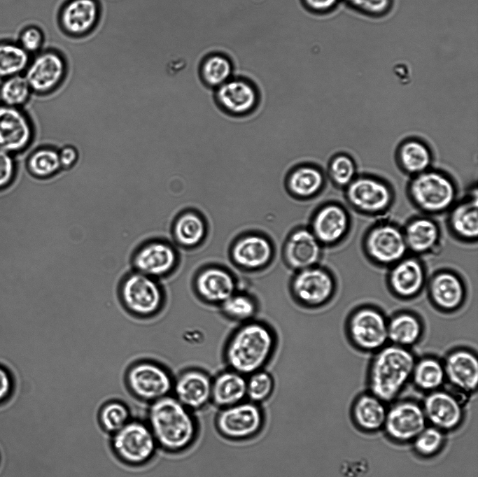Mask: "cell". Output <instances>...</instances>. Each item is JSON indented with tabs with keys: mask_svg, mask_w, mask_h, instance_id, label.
<instances>
[{
	"mask_svg": "<svg viewBox=\"0 0 478 477\" xmlns=\"http://www.w3.org/2000/svg\"><path fill=\"white\" fill-rule=\"evenodd\" d=\"M216 99L225 112L233 115H244L255 108L258 96L250 83L234 79L229 80L218 87Z\"/></svg>",
	"mask_w": 478,
	"mask_h": 477,
	"instance_id": "26",
	"label": "cell"
},
{
	"mask_svg": "<svg viewBox=\"0 0 478 477\" xmlns=\"http://www.w3.org/2000/svg\"><path fill=\"white\" fill-rule=\"evenodd\" d=\"M178 262L174 248L163 240L148 241L135 252L132 264L136 271L156 278L168 275Z\"/></svg>",
	"mask_w": 478,
	"mask_h": 477,
	"instance_id": "17",
	"label": "cell"
},
{
	"mask_svg": "<svg viewBox=\"0 0 478 477\" xmlns=\"http://www.w3.org/2000/svg\"><path fill=\"white\" fill-rule=\"evenodd\" d=\"M212 379L197 369L183 371L174 380V397L192 412L202 410L211 404Z\"/></svg>",
	"mask_w": 478,
	"mask_h": 477,
	"instance_id": "20",
	"label": "cell"
},
{
	"mask_svg": "<svg viewBox=\"0 0 478 477\" xmlns=\"http://www.w3.org/2000/svg\"><path fill=\"white\" fill-rule=\"evenodd\" d=\"M386 404L371 392L360 394L351 408V417L356 426L367 433L382 429L388 410Z\"/></svg>",
	"mask_w": 478,
	"mask_h": 477,
	"instance_id": "28",
	"label": "cell"
},
{
	"mask_svg": "<svg viewBox=\"0 0 478 477\" xmlns=\"http://www.w3.org/2000/svg\"><path fill=\"white\" fill-rule=\"evenodd\" d=\"M16 162L12 155L0 149V190L9 186L15 176Z\"/></svg>",
	"mask_w": 478,
	"mask_h": 477,
	"instance_id": "47",
	"label": "cell"
},
{
	"mask_svg": "<svg viewBox=\"0 0 478 477\" xmlns=\"http://www.w3.org/2000/svg\"><path fill=\"white\" fill-rule=\"evenodd\" d=\"M411 380L417 389L427 393L441 389L446 382L443 362L432 356L416 359Z\"/></svg>",
	"mask_w": 478,
	"mask_h": 477,
	"instance_id": "34",
	"label": "cell"
},
{
	"mask_svg": "<svg viewBox=\"0 0 478 477\" xmlns=\"http://www.w3.org/2000/svg\"><path fill=\"white\" fill-rule=\"evenodd\" d=\"M409 191L417 207L432 213L447 209L456 197L453 182L446 175L433 171L415 175Z\"/></svg>",
	"mask_w": 478,
	"mask_h": 477,
	"instance_id": "7",
	"label": "cell"
},
{
	"mask_svg": "<svg viewBox=\"0 0 478 477\" xmlns=\"http://www.w3.org/2000/svg\"><path fill=\"white\" fill-rule=\"evenodd\" d=\"M120 297L130 313L141 317L157 313L164 300L162 287L156 279L137 271L125 277L120 287Z\"/></svg>",
	"mask_w": 478,
	"mask_h": 477,
	"instance_id": "8",
	"label": "cell"
},
{
	"mask_svg": "<svg viewBox=\"0 0 478 477\" xmlns=\"http://www.w3.org/2000/svg\"><path fill=\"white\" fill-rule=\"evenodd\" d=\"M10 390V380L6 371L0 368V400L5 398Z\"/></svg>",
	"mask_w": 478,
	"mask_h": 477,
	"instance_id": "51",
	"label": "cell"
},
{
	"mask_svg": "<svg viewBox=\"0 0 478 477\" xmlns=\"http://www.w3.org/2000/svg\"><path fill=\"white\" fill-rule=\"evenodd\" d=\"M214 423L218 433L224 439L232 441H247L262 431L265 415L260 404L246 399L219 408Z\"/></svg>",
	"mask_w": 478,
	"mask_h": 477,
	"instance_id": "4",
	"label": "cell"
},
{
	"mask_svg": "<svg viewBox=\"0 0 478 477\" xmlns=\"http://www.w3.org/2000/svg\"><path fill=\"white\" fill-rule=\"evenodd\" d=\"M45 40L43 32L37 27H29L21 34V47L27 52L39 50Z\"/></svg>",
	"mask_w": 478,
	"mask_h": 477,
	"instance_id": "48",
	"label": "cell"
},
{
	"mask_svg": "<svg viewBox=\"0 0 478 477\" xmlns=\"http://www.w3.org/2000/svg\"><path fill=\"white\" fill-rule=\"evenodd\" d=\"M233 261L239 266L255 270L267 264L273 255L271 242L263 235L248 234L238 239L232 247Z\"/></svg>",
	"mask_w": 478,
	"mask_h": 477,
	"instance_id": "25",
	"label": "cell"
},
{
	"mask_svg": "<svg viewBox=\"0 0 478 477\" xmlns=\"http://www.w3.org/2000/svg\"><path fill=\"white\" fill-rule=\"evenodd\" d=\"M27 168L36 178H51L62 170L58 150L52 147H41L27 157Z\"/></svg>",
	"mask_w": 478,
	"mask_h": 477,
	"instance_id": "37",
	"label": "cell"
},
{
	"mask_svg": "<svg viewBox=\"0 0 478 477\" xmlns=\"http://www.w3.org/2000/svg\"><path fill=\"white\" fill-rule=\"evenodd\" d=\"M416 361L409 348L391 343L375 352L368 371L370 392L385 403L393 401L411 380Z\"/></svg>",
	"mask_w": 478,
	"mask_h": 477,
	"instance_id": "2",
	"label": "cell"
},
{
	"mask_svg": "<svg viewBox=\"0 0 478 477\" xmlns=\"http://www.w3.org/2000/svg\"><path fill=\"white\" fill-rule=\"evenodd\" d=\"M97 0H67L58 13L62 30L73 37H81L92 32L100 17Z\"/></svg>",
	"mask_w": 478,
	"mask_h": 477,
	"instance_id": "19",
	"label": "cell"
},
{
	"mask_svg": "<svg viewBox=\"0 0 478 477\" xmlns=\"http://www.w3.org/2000/svg\"><path fill=\"white\" fill-rule=\"evenodd\" d=\"M445 440V432L433 426L427 425L412 443L417 455L430 458L437 455L442 450Z\"/></svg>",
	"mask_w": 478,
	"mask_h": 477,
	"instance_id": "41",
	"label": "cell"
},
{
	"mask_svg": "<svg viewBox=\"0 0 478 477\" xmlns=\"http://www.w3.org/2000/svg\"><path fill=\"white\" fill-rule=\"evenodd\" d=\"M223 313L236 320H246L256 312V304L253 299L246 294L234 293L222 304Z\"/></svg>",
	"mask_w": 478,
	"mask_h": 477,
	"instance_id": "44",
	"label": "cell"
},
{
	"mask_svg": "<svg viewBox=\"0 0 478 477\" xmlns=\"http://www.w3.org/2000/svg\"><path fill=\"white\" fill-rule=\"evenodd\" d=\"M111 443L118 459L130 466H141L148 462L157 447L148 424L139 420H130L113 434Z\"/></svg>",
	"mask_w": 478,
	"mask_h": 477,
	"instance_id": "6",
	"label": "cell"
},
{
	"mask_svg": "<svg viewBox=\"0 0 478 477\" xmlns=\"http://www.w3.org/2000/svg\"><path fill=\"white\" fill-rule=\"evenodd\" d=\"M350 7L370 16L379 17L387 13L392 0H344Z\"/></svg>",
	"mask_w": 478,
	"mask_h": 477,
	"instance_id": "46",
	"label": "cell"
},
{
	"mask_svg": "<svg viewBox=\"0 0 478 477\" xmlns=\"http://www.w3.org/2000/svg\"><path fill=\"white\" fill-rule=\"evenodd\" d=\"M364 249L372 262L389 267L405 257L408 251L403 232L386 223L377 225L368 232Z\"/></svg>",
	"mask_w": 478,
	"mask_h": 477,
	"instance_id": "11",
	"label": "cell"
},
{
	"mask_svg": "<svg viewBox=\"0 0 478 477\" xmlns=\"http://www.w3.org/2000/svg\"><path fill=\"white\" fill-rule=\"evenodd\" d=\"M58 152L62 169L69 170L73 168L79 161L80 152L73 145L62 146Z\"/></svg>",
	"mask_w": 478,
	"mask_h": 477,
	"instance_id": "49",
	"label": "cell"
},
{
	"mask_svg": "<svg viewBox=\"0 0 478 477\" xmlns=\"http://www.w3.org/2000/svg\"><path fill=\"white\" fill-rule=\"evenodd\" d=\"M126 383L135 397L152 403L169 394L174 380L162 365L151 361H141L130 366L127 372Z\"/></svg>",
	"mask_w": 478,
	"mask_h": 477,
	"instance_id": "9",
	"label": "cell"
},
{
	"mask_svg": "<svg viewBox=\"0 0 478 477\" xmlns=\"http://www.w3.org/2000/svg\"><path fill=\"white\" fill-rule=\"evenodd\" d=\"M28 52L15 43H0V77L13 76L27 67Z\"/></svg>",
	"mask_w": 478,
	"mask_h": 477,
	"instance_id": "39",
	"label": "cell"
},
{
	"mask_svg": "<svg viewBox=\"0 0 478 477\" xmlns=\"http://www.w3.org/2000/svg\"><path fill=\"white\" fill-rule=\"evenodd\" d=\"M351 343L363 352H377L388 342V320L377 308L365 306L354 310L347 320Z\"/></svg>",
	"mask_w": 478,
	"mask_h": 477,
	"instance_id": "5",
	"label": "cell"
},
{
	"mask_svg": "<svg viewBox=\"0 0 478 477\" xmlns=\"http://www.w3.org/2000/svg\"><path fill=\"white\" fill-rule=\"evenodd\" d=\"M428 422L422 405L414 400H401L391 406L384 426L387 436L399 443H412Z\"/></svg>",
	"mask_w": 478,
	"mask_h": 477,
	"instance_id": "10",
	"label": "cell"
},
{
	"mask_svg": "<svg viewBox=\"0 0 478 477\" xmlns=\"http://www.w3.org/2000/svg\"><path fill=\"white\" fill-rule=\"evenodd\" d=\"M423 332L416 314L399 312L388 320V338L391 344L409 348L419 341Z\"/></svg>",
	"mask_w": 478,
	"mask_h": 477,
	"instance_id": "31",
	"label": "cell"
},
{
	"mask_svg": "<svg viewBox=\"0 0 478 477\" xmlns=\"http://www.w3.org/2000/svg\"><path fill=\"white\" fill-rule=\"evenodd\" d=\"M246 399V377L233 370L220 373L211 384V404L219 408Z\"/></svg>",
	"mask_w": 478,
	"mask_h": 477,
	"instance_id": "29",
	"label": "cell"
},
{
	"mask_svg": "<svg viewBox=\"0 0 478 477\" xmlns=\"http://www.w3.org/2000/svg\"><path fill=\"white\" fill-rule=\"evenodd\" d=\"M148 425L157 446L170 453H181L196 441L199 426L193 412L174 397L166 396L151 403Z\"/></svg>",
	"mask_w": 478,
	"mask_h": 477,
	"instance_id": "1",
	"label": "cell"
},
{
	"mask_svg": "<svg viewBox=\"0 0 478 477\" xmlns=\"http://www.w3.org/2000/svg\"><path fill=\"white\" fill-rule=\"evenodd\" d=\"M428 424L444 432L458 428L464 420L461 395L439 389L427 393L421 404Z\"/></svg>",
	"mask_w": 478,
	"mask_h": 477,
	"instance_id": "12",
	"label": "cell"
},
{
	"mask_svg": "<svg viewBox=\"0 0 478 477\" xmlns=\"http://www.w3.org/2000/svg\"><path fill=\"white\" fill-rule=\"evenodd\" d=\"M232 71L230 61L221 55L208 57L201 66V74L204 81L211 87L222 85L230 80Z\"/></svg>",
	"mask_w": 478,
	"mask_h": 477,
	"instance_id": "40",
	"label": "cell"
},
{
	"mask_svg": "<svg viewBox=\"0 0 478 477\" xmlns=\"http://www.w3.org/2000/svg\"><path fill=\"white\" fill-rule=\"evenodd\" d=\"M324 185V176L321 171L309 164L294 168L288 175L286 187L295 197L309 199L317 194Z\"/></svg>",
	"mask_w": 478,
	"mask_h": 477,
	"instance_id": "32",
	"label": "cell"
},
{
	"mask_svg": "<svg viewBox=\"0 0 478 477\" xmlns=\"http://www.w3.org/2000/svg\"><path fill=\"white\" fill-rule=\"evenodd\" d=\"M98 420L104 432L113 434L131 420L130 411L122 401H110L101 406Z\"/></svg>",
	"mask_w": 478,
	"mask_h": 477,
	"instance_id": "38",
	"label": "cell"
},
{
	"mask_svg": "<svg viewBox=\"0 0 478 477\" xmlns=\"http://www.w3.org/2000/svg\"><path fill=\"white\" fill-rule=\"evenodd\" d=\"M31 89L24 77L18 75L8 78L0 87V99L6 106L17 107L29 99Z\"/></svg>",
	"mask_w": 478,
	"mask_h": 477,
	"instance_id": "43",
	"label": "cell"
},
{
	"mask_svg": "<svg viewBox=\"0 0 478 477\" xmlns=\"http://www.w3.org/2000/svg\"><path fill=\"white\" fill-rule=\"evenodd\" d=\"M328 173L334 183L339 186H347L354 179L355 163L349 156L338 155L330 162Z\"/></svg>",
	"mask_w": 478,
	"mask_h": 477,
	"instance_id": "45",
	"label": "cell"
},
{
	"mask_svg": "<svg viewBox=\"0 0 478 477\" xmlns=\"http://www.w3.org/2000/svg\"><path fill=\"white\" fill-rule=\"evenodd\" d=\"M305 4L315 12L324 13L332 10L338 0H304Z\"/></svg>",
	"mask_w": 478,
	"mask_h": 477,
	"instance_id": "50",
	"label": "cell"
},
{
	"mask_svg": "<svg viewBox=\"0 0 478 477\" xmlns=\"http://www.w3.org/2000/svg\"><path fill=\"white\" fill-rule=\"evenodd\" d=\"M274 346V335L267 327L248 322L231 337L226 348V361L231 370L248 376L262 369Z\"/></svg>",
	"mask_w": 478,
	"mask_h": 477,
	"instance_id": "3",
	"label": "cell"
},
{
	"mask_svg": "<svg viewBox=\"0 0 478 477\" xmlns=\"http://www.w3.org/2000/svg\"><path fill=\"white\" fill-rule=\"evenodd\" d=\"M387 281L395 297L411 299L418 296L426 285V269L416 257H404L391 266Z\"/></svg>",
	"mask_w": 478,
	"mask_h": 477,
	"instance_id": "21",
	"label": "cell"
},
{
	"mask_svg": "<svg viewBox=\"0 0 478 477\" xmlns=\"http://www.w3.org/2000/svg\"><path fill=\"white\" fill-rule=\"evenodd\" d=\"M321 244L310 229L300 227L288 236L283 255L288 265L300 271L316 266L321 256Z\"/></svg>",
	"mask_w": 478,
	"mask_h": 477,
	"instance_id": "23",
	"label": "cell"
},
{
	"mask_svg": "<svg viewBox=\"0 0 478 477\" xmlns=\"http://www.w3.org/2000/svg\"><path fill=\"white\" fill-rule=\"evenodd\" d=\"M477 194L457 206L450 216V227L455 235L465 241L476 240L478 235Z\"/></svg>",
	"mask_w": 478,
	"mask_h": 477,
	"instance_id": "35",
	"label": "cell"
},
{
	"mask_svg": "<svg viewBox=\"0 0 478 477\" xmlns=\"http://www.w3.org/2000/svg\"><path fill=\"white\" fill-rule=\"evenodd\" d=\"M34 138L30 119L17 107L0 106V149L10 154L24 151Z\"/></svg>",
	"mask_w": 478,
	"mask_h": 477,
	"instance_id": "15",
	"label": "cell"
},
{
	"mask_svg": "<svg viewBox=\"0 0 478 477\" xmlns=\"http://www.w3.org/2000/svg\"><path fill=\"white\" fill-rule=\"evenodd\" d=\"M67 72L64 57L50 49L39 53L27 66L25 78L31 90L48 94L55 91L63 83Z\"/></svg>",
	"mask_w": 478,
	"mask_h": 477,
	"instance_id": "13",
	"label": "cell"
},
{
	"mask_svg": "<svg viewBox=\"0 0 478 477\" xmlns=\"http://www.w3.org/2000/svg\"><path fill=\"white\" fill-rule=\"evenodd\" d=\"M206 234V224L202 216L195 211L181 212L174 219L172 235L175 241L182 247L193 248L198 245Z\"/></svg>",
	"mask_w": 478,
	"mask_h": 477,
	"instance_id": "33",
	"label": "cell"
},
{
	"mask_svg": "<svg viewBox=\"0 0 478 477\" xmlns=\"http://www.w3.org/2000/svg\"><path fill=\"white\" fill-rule=\"evenodd\" d=\"M199 295L207 301L222 304L234 293L236 283L233 276L218 267L201 271L195 279Z\"/></svg>",
	"mask_w": 478,
	"mask_h": 477,
	"instance_id": "27",
	"label": "cell"
},
{
	"mask_svg": "<svg viewBox=\"0 0 478 477\" xmlns=\"http://www.w3.org/2000/svg\"><path fill=\"white\" fill-rule=\"evenodd\" d=\"M349 227L346 211L337 204H329L315 213L310 229L321 245H332L344 238Z\"/></svg>",
	"mask_w": 478,
	"mask_h": 477,
	"instance_id": "24",
	"label": "cell"
},
{
	"mask_svg": "<svg viewBox=\"0 0 478 477\" xmlns=\"http://www.w3.org/2000/svg\"><path fill=\"white\" fill-rule=\"evenodd\" d=\"M442 362L446 381L454 392L467 396L476 391L478 360L475 353L466 348H457L448 353Z\"/></svg>",
	"mask_w": 478,
	"mask_h": 477,
	"instance_id": "16",
	"label": "cell"
},
{
	"mask_svg": "<svg viewBox=\"0 0 478 477\" xmlns=\"http://www.w3.org/2000/svg\"><path fill=\"white\" fill-rule=\"evenodd\" d=\"M295 297L302 304L318 306L328 302L335 292V281L326 269L314 266L297 271L292 283Z\"/></svg>",
	"mask_w": 478,
	"mask_h": 477,
	"instance_id": "14",
	"label": "cell"
},
{
	"mask_svg": "<svg viewBox=\"0 0 478 477\" xmlns=\"http://www.w3.org/2000/svg\"><path fill=\"white\" fill-rule=\"evenodd\" d=\"M398 159L402 168L406 172L417 175L427 171L431 163V154L422 142L409 140L400 145Z\"/></svg>",
	"mask_w": 478,
	"mask_h": 477,
	"instance_id": "36",
	"label": "cell"
},
{
	"mask_svg": "<svg viewBox=\"0 0 478 477\" xmlns=\"http://www.w3.org/2000/svg\"><path fill=\"white\" fill-rule=\"evenodd\" d=\"M274 389L272 376L262 369L246 377V399L250 401L261 404L270 398Z\"/></svg>",
	"mask_w": 478,
	"mask_h": 477,
	"instance_id": "42",
	"label": "cell"
},
{
	"mask_svg": "<svg viewBox=\"0 0 478 477\" xmlns=\"http://www.w3.org/2000/svg\"><path fill=\"white\" fill-rule=\"evenodd\" d=\"M407 250L416 255L431 252L440 241V229L433 220L426 218L412 220L403 232Z\"/></svg>",
	"mask_w": 478,
	"mask_h": 477,
	"instance_id": "30",
	"label": "cell"
},
{
	"mask_svg": "<svg viewBox=\"0 0 478 477\" xmlns=\"http://www.w3.org/2000/svg\"><path fill=\"white\" fill-rule=\"evenodd\" d=\"M428 295L439 310L449 313L460 308L466 297V289L459 276L449 270L435 273L428 283Z\"/></svg>",
	"mask_w": 478,
	"mask_h": 477,
	"instance_id": "22",
	"label": "cell"
},
{
	"mask_svg": "<svg viewBox=\"0 0 478 477\" xmlns=\"http://www.w3.org/2000/svg\"><path fill=\"white\" fill-rule=\"evenodd\" d=\"M346 198L357 210L366 213H377L389 206L392 193L386 184L365 176L354 178L347 185Z\"/></svg>",
	"mask_w": 478,
	"mask_h": 477,
	"instance_id": "18",
	"label": "cell"
}]
</instances>
